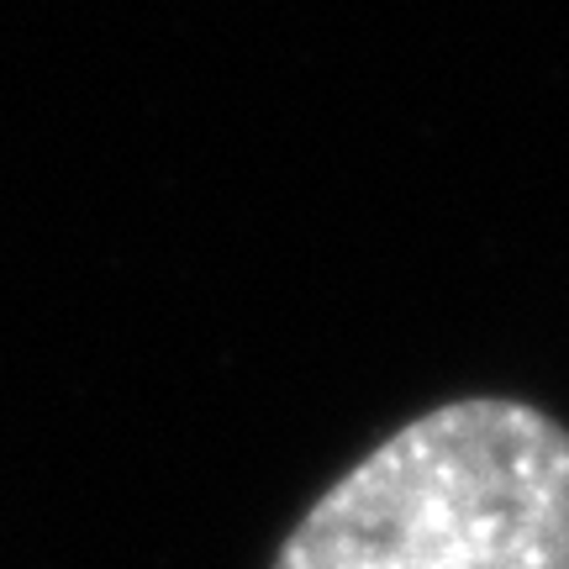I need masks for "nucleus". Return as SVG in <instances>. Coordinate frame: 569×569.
I'll use <instances>...</instances> for the list:
<instances>
[{"instance_id":"obj_1","label":"nucleus","mask_w":569,"mask_h":569,"mask_svg":"<svg viewBox=\"0 0 569 569\" xmlns=\"http://www.w3.org/2000/svg\"><path fill=\"white\" fill-rule=\"evenodd\" d=\"M274 569H569V427L507 396L422 411L311 501Z\"/></svg>"}]
</instances>
